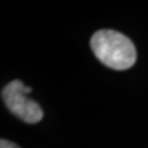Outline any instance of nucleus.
<instances>
[{"mask_svg": "<svg viewBox=\"0 0 148 148\" xmlns=\"http://www.w3.org/2000/svg\"><path fill=\"white\" fill-rule=\"evenodd\" d=\"M90 47L95 57L115 71H125L136 63L137 52L133 42L115 30H100L91 36Z\"/></svg>", "mask_w": 148, "mask_h": 148, "instance_id": "1", "label": "nucleus"}, {"mask_svg": "<svg viewBox=\"0 0 148 148\" xmlns=\"http://www.w3.org/2000/svg\"><path fill=\"white\" fill-rule=\"evenodd\" d=\"M32 91L21 80H12L1 90V98L5 106L11 112L27 123H36L42 120L43 111L36 101L29 99L26 94Z\"/></svg>", "mask_w": 148, "mask_h": 148, "instance_id": "2", "label": "nucleus"}, {"mask_svg": "<svg viewBox=\"0 0 148 148\" xmlns=\"http://www.w3.org/2000/svg\"><path fill=\"white\" fill-rule=\"evenodd\" d=\"M0 148H20L16 143H14V142H10V141H8V140H3L0 141Z\"/></svg>", "mask_w": 148, "mask_h": 148, "instance_id": "3", "label": "nucleus"}]
</instances>
